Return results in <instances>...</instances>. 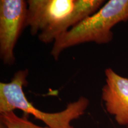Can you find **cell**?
Wrapping results in <instances>:
<instances>
[{
  "label": "cell",
  "instance_id": "1",
  "mask_svg": "<svg viewBox=\"0 0 128 128\" xmlns=\"http://www.w3.org/2000/svg\"><path fill=\"white\" fill-rule=\"evenodd\" d=\"M26 28L44 44L55 42L64 33L92 15L103 0H28Z\"/></svg>",
  "mask_w": 128,
  "mask_h": 128
},
{
  "label": "cell",
  "instance_id": "2",
  "mask_svg": "<svg viewBox=\"0 0 128 128\" xmlns=\"http://www.w3.org/2000/svg\"><path fill=\"white\" fill-rule=\"evenodd\" d=\"M128 21V0H110L92 15L60 36L54 42L50 55L58 60L68 48L85 43L107 44L113 38L112 28Z\"/></svg>",
  "mask_w": 128,
  "mask_h": 128
},
{
  "label": "cell",
  "instance_id": "3",
  "mask_svg": "<svg viewBox=\"0 0 128 128\" xmlns=\"http://www.w3.org/2000/svg\"><path fill=\"white\" fill-rule=\"evenodd\" d=\"M28 69L19 70L14 74L10 82H0V114L18 109L31 114L50 128H74L72 121L83 115L87 109L90 101L84 96L67 104L60 112L49 113L38 109L28 100L23 91L28 84Z\"/></svg>",
  "mask_w": 128,
  "mask_h": 128
},
{
  "label": "cell",
  "instance_id": "4",
  "mask_svg": "<svg viewBox=\"0 0 128 128\" xmlns=\"http://www.w3.org/2000/svg\"><path fill=\"white\" fill-rule=\"evenodd\" d=\"M27 12L26 1H0V57L5 65L15 62L14 48L26 28Z\"/></svg>",
  "mask_w": 128,
  "mask_h": 128
},
{
  "label": "cell",
  "instance_id": "5",
  "mask_svg": "<svg viewBox=\"0 0 128 128\" xmlns=\"http://www.w3.org/2000/svg\"><path fill=\"white\" fill-rule=\"evenodd\" d=\"M106 83L102 99L109 114L119 125L128 126V78L123 77L108 68L105 70Z\"/></svg>",
  "mask_w": 128,
  "mask_h": 128
},
{
  "label": "cell",
  "instance_id": "6",
  "mask_svg": "<svg viewBox=\"0 0 128 128\" xmlns=\"http://www.w3.org/2000/svg\"><path fill=\"white\" fill-rule=\"evenodd\" d=\"M0 122L7 128H50L48 126H40L28 120L26 117L17 116L14 112L1 113Z\"/></svg>",
  "mask_w": 128,
  "mask_h": 128
},
{
  "label": "cell",
  "instance_id": "7",
  "mask_svg": "<svg viewBox=\"0 0 128 128\" xmlns=\"http://www.w3.org/2000/svg\"><path fill=\"white\" fill-rule=\"evenodd\" d=\"M0 128H6V126H5L2 123L0 122Z\"/></svg>",
  "mask_w": 128,
  "mask_h": 128
},
{
  "label": "cell",
  "instance_id": "8",
  "mask_svg": "<svg viewBox=\"0 0 128 128\" xmlns=\"http://www.w3.org/2000/svg\"><path fill=\"white\" fill-rule=\"evenodd\" d=\"M127 127H128V128H128V126H127Z\"/></svg>",
  "mask_w": 128,
  "mask_h": 128
}]
</instances>
